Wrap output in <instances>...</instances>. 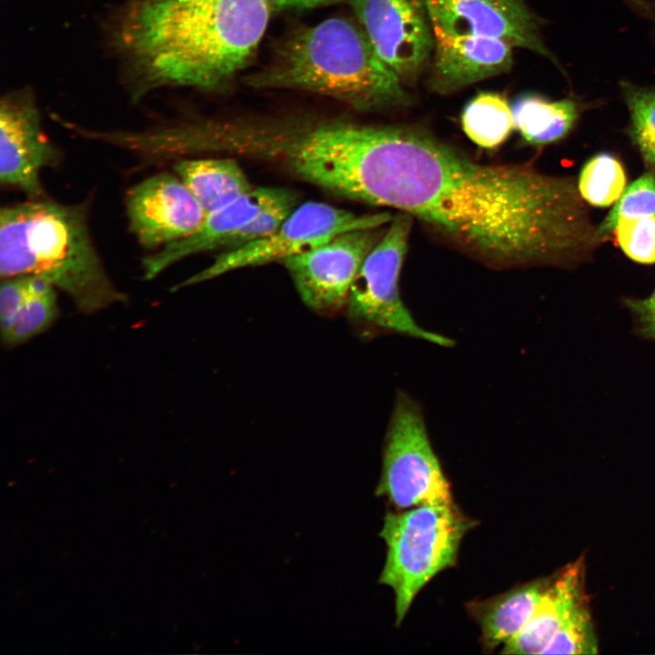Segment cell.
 <instances>
[{
    "instance_id": "obj_10",
    "label": "cell",
    "mask_w": 655,
    "mask_h": 655,
    "mask_svg": "<svg viewBox=\"0 0 655 655\" xmlns=\"http://www.w3.org/2000/svg\"><path fill=\"white\" fill-rule=\"evenodd\" d=\"M358 22L383 62L402 82L431 57L433 26L425 0H349Z\"/></svg>"
},
{
    "instance_id": "obj_8",
    "label": "cell",
    "mask_w": 655,
    "mask_h": 655,
    "mask_svg": "<svg viewBox=\"0 0 655 655\" xmlns=\"http://www.w3.org/2000/svg\"><path fill=\"white\" fill-rule=\"evenodd\" d=\"M412 217L398 212L365 258L347 301L348 316L378 328L424 339L442 347L453 341L422 328L399 295L398 280L408 250Z\"/></svg>"
},
{
    "instance_id": "obj_9",
    "label": "cell",
    "mask_w": 655,
    "mask_h": 655,
    "mask_svg": "<svg viewBox=\"0 0 655 655\" xmlns=\"http://www.w3.org/2000/svg\"><path fill=\"white\" fill-rule=\"evenodd\" d=\"M382 236L378 228L343 232L282 263L308 307L334 311L347 305L365 258Z\"/></svg>"
},
{
    "instance_id": "obj_18",
    "label": "cell",
    "mask_w": 655,
    "mask_h": 655,
    "mask_svg": "<svg viewBox=\"0 0 655 655\" xmlns=\"http://www.w3.org/2000/svg\"><path fill=\"white\" fill-rule=\"evenodd\" d=\"M549 582V578L515 586L483 600H473L466 608L481 631L486 651L507 643L528 624Z\"/></svg>"
},
{
    "instance_id": "obj_14",
    "label": "cell",
    "mask_w": 655,
    "mask_h": 655,
    "mask_svg": "<svg viewBox=\"0 0 655 655\" xmlns=\"http://www.w3.org/2000/svg\"><path fill=\"white\" fill-rule=\"evenodd\" d=\"M433 32L429 87L438 94L453 93L512 66L514 46L501 39Z\"/></svg>"
},
{
    "instance_id": "obj_20",
    "label": "cell",
    "mask_w": 655,
    "mask_h": 655,
    "mask_svg": "<svg viewBox=\"0 0 655 655\" xmlns=\"http://www.w3.org/2000/svg\"><path fill=\"white\" fill-rule=\"evenodd\" d=\"M511 107L515 129L533 146L564 137L573 127L580 109L574 99L551 101L539 95L521 96Z\"/></svg>"
},
{
    "instance_id": "obj_19",
    "label": "cell",
    "mask_w": 655,
    "mask_h": 655,
    "mask_svg": "<svg viewBox=\"0 0 655 655\" xmlns=\"http://www.w3.org/2000/svg\"><path fill=\"white\" fill-rule=\"evenodd\" d=\"M173 169L206 214L254 188L238 163L231 158H181L174 163Z\"/></svg>"
},
{
    "instance_id": "obj_2",
    "label": "cell",
    "mask_w": 655,
    "mask_h": 655,
    "mask_svg": "<svg viewBox=\"0 0 655 655\" xmlns=\"http://www.w3.org/2000/svg\"><path fill=\"white\" fill-rule=\"evenodd\" d=\"M273 8L270 0H131L116 41L139 79L134 96L223 86L255 55Z\"/></svg>"
},
{
    "instance_id": "obj_6",
    "label": "cell",
    "mask_w": 655,
    "mask_h": 655,
    "mask_svg": "<svg viewBox=\"0 0 655 655\" xmlns=\"http://www.w3.org/2000/svg\"><path fill=\"white\" fill-rule=\"evenodd\" d=\"M382 471L376 495L404 510L454 504L450 484L429 441L418 404L397 395L385 438Z\"/></svg>"
},
{
    "instance_id": "obj_3",
    "label": "cell",
    "mask_w": 655,
    "mask_h": 655,
    "mask_svg": "<svg viewBox=\"0 0 655 655\" xmlns=\"http://www.w3.org/2000/svg\"><path fill=\"white\" fill-rule=\"evenodd\" d=\"M0 274L40 277L93 313L127 297L108 277L88 226V203L47 196L0 210Z\"/></svg>"
},
{
    "instance_id": "obj_21",
    "label": "cell",
    "mask_w": 655,
    "mask_h": 655,
    "mask_svg": "<svg viewBox=\"0 0 655 655\" xmlns=\"http://www.w3.org/2000/svg\"><path fill=\"white\" fill-rule=\"evenodd\" d=\"M461 126L473 143L495 148L515 129L512 107L501 94L480 92L463 109Z\"/></svg>"
},
{
    "instance_id": "obj_30",
    "label": "cell",
    "mask_w": 655,
    "mask_h": 655,
    "mask_svg": "<svg viewBox=\"0 0 655 655\" xmlns=\"http://www.w3.org/2000/svg\"><path fill=\"white\" fill-rule=\"evenodd\" d=\"M274 8L300 9L315 7L335 0H270Z\"/></svg>"
},
{
    "instance_id": "obj_27",
    "label": "cell",
    "mask_w": 655,
    "mask_h": 655,
    "mask_svg": "<svg viewBox=\"0 0 655 655\" xmlns=\"http://www.w3.org/2000/svg\"><path fill=\"white\" fill-rule=\"evenodd\" d=\"M613 232L630 258L643 264L655 263V216L621 219Z\"/></svg>"
},
{
    "instance_id": "obj_25",
    "label": "cell",
    "mask_w": 655,
    "mask_h": 655,
    "mask_svg": "<svg viewBox=\"0 0 655 655\" xmlns=\"http://www.w3.org/2000/svg\"><path fill=\"white\" fill-rule=\"evenodd\" d=\"M598 642L587 603L576 607L542 654H596Z\"/></svg>"
},
{
    "instance_id": "obj_7",
    "label": "cell",
    "mask_w": 655,
    "mask_h": 655,
    "mask_svg": "<svg viewBox=\"0 0 655 655\" xmlns=\"http://www.w3.org/2000/svg\"><path fill=\"white\" fill-rule=\"evenodd\" d=\"M392 217L388 212L356 215L326 203L306 202L297 206L270 235L238 248L220 252L208 267L176 284L172 290L199 284L236 269L282 262L343 232L378 228L390 223Z\"/></svg>"
},
{
    "instance_id": "obj_17",
    "label": "cell",
    "mask_w": 655,
    "mask_h": 655,
    "mask_svg": "<svg viewBox=\"0 0 655 655\" xmlns=\"http://www.w3.org/2000/svg\"><path fill=\"white\" fill-rule=\"evenodd\" d=\"M57 313L55 287L44 279L30 275L2 278L1 335L6 345H18L42 333Z\"/></svg>"
},
{
    "instance_id": "obj_5",
    "label": "cell",
    "mask_w": 655,
    "mask_h": 655,
    "mask_svg": "<svg viewBox=\"0 0 655 655\" xmlns=\"http://www.w3.org/2000/svg\"><path fill=\"white\" fill-rule=\"evenodd\" d=\"M476 525L455 504L387 512L379 532L387 554L378 582L394 592L397 626L421 589L455 566L464 536Z\"/></svg>"
},
{
    "instance_id": "obj_4",
    "label": "cell",
    "mask_w": 655,
    "mask_h": 655,
    "mask_svg": "<svg viewBox=\"0 0 655 655\" xmlns=\"http://www.w3.org/2000/svg\"><path fill=\"white\" fill-rule=\"evenodd\" d=\"M248 82L325 95L361 111L407 102L403 82L380 58L361 25L346 17L297 30L281 45L273 63Z\"/></svg>"
},
{
    "instance_id": "obj_24",
    "label": "cell",
    "mask_w": 655,
    "mask_h": 655,
    "mask_svg": "<svg viewBox=\"0 0 655 655\" xmlns=\"http://www.w3.org/2000/svg\"><path fill=\"white\" fill-rule=\"evenodd\" d=\"M655 216V176L644 174L626 187L598 228L600 240L614 231L620 220Z\"/></svg>"
},
{
    "instance_id": "obj_13",
    "label": "cell",
    "mask_w": 655,
    "mask_h": 655,
    "mask_svg": "<svg viewBox=\"0 0 655 655\" xmlns=\"http://www.w3.org/2000/svg\"><path fill=\"white\" fill-rule=\"evenodd\" d=\"M425 4L434 29L501 39L557 63L541 38L538 17L523 0H425Z\"/></svg>"
},
{
    "instance_id": "obj_23",
    "label": "cell",
    "mask_w": 655,
    "mask_h": 655,
    "mask_svg": "<svg viewBox=\"0 0 655 655\" xmlns=\"http://www.w3.org/2000/svg\"><path fill=\"white\" fill-rule=\"evenodd\" d=\"M630 115V135L645 162L655 166V88L620 84Z\"/></svg>"
},
{
    "instance_id": "obj_29",
    "label": "cell",
    "mask_w": 655,
    "mask_h": 655,
    "mask_svg": "<svg viewBox=\"0 0 655 655\" xmlns=\"http://www.w3.org/2000/svg\"><path fill=\"white\" fill-rule=\"evenodd\" d=\"M636 13L650 21L655 27V1L653 0H624Z\"/></svg>"
},
{
    "instance_id": "obj_12",
    "label": "cell",
    "mask_w": 655,
    "mask_h": 655,
    "mask_svg": "<svg viewBox=\"0 0 655 655\" xmlns=\"http://www.w3.org/2000/svg\"><path fill=\"white\" fill-rule=\"evenodd\" d=\"M128 227L144 248H161L202 223L206 213L176 174L161 172L133 186L126 195Z\"/></svg>"
},
{
    "instance_id": "obj_26",
    "label": "cell",
    "mask_w": 655,
    "mask_h": 655,
    "mask_svg": "<svg viewBox=\"0 0 655 655\" xmlns=\"http://www.w3.org/2000/svg\"><path fill=\"white\" fill-rule=\"evenodd\" d=\"M297 206L292 190L282 199L266 207L237 231L228 237L219 250L229 251L261 239L273 233Z\"/></svg>"
},
{
    "instance_id": "obj_22",
    "label": "cell",
    "mask_w": 655,
    "mask_h": 655,
    "mask_svg": "<svg viewBox=\"0 0 655 655\" xmlns=\"http://www.w3.org/2000/svg\"><path fill=\"white\" fill-rule=\"evenodd\" d=\"M626 185L621 164L612 156L599 154L583 166L578 182L581 197L597 207H608L618 201Z\"/></svg>"
},
{
    "instance_id": "obj_15",
    "label": "cell",
    "mask_w": 655,
    "mask_h": 655,
    "mask_svg": "<svg viewBox=\"0 0 655 655\" xmlns=\"http://www.w3.org/2000/svg\"><path fill=\"white\" fill-rule=\"evenodd\" d=\"M290 191L282 187H254L230 204L206 214L202 223L191 234L162 247L142 259L144 278L153 279L171 265L187 257L218 250L228 237Z\"/></svg>"
},
{
    "instance_id": "obj_11",
    "label": "cell",
    "mask_w": 655,
    "mask_h": 655,
    "mask_svg": "<svg viewBox=\"0 0 655 655\" xmlns=\"http://www.w3.org/2000/svg\"><path fill=\"white\" fill-rule=\"evenodd\" d=\"M61 150L45 136L33 94L28 89L4 96L0 103V182L31 199L45 197L40 175L57 167Z\"/></svg>"
},
{
    "instance_id": "obj_28",
    "label": "cell",
    "mask_w": 655,
    "mask_h": 655,
    "mask_svg": "<svg viewBox=\"0 0 655 655\" xmlns=\"http://www.w3.org/2000/svg\"><path fill=\"white\" fill-rule=\"evenodd\" d=\"M624 305L634 317L638 334L655 340V290L645 298H625Z\"/></svg>"
},
{
    "instance_id": "obj_16",
    "label": "cell",
    "mask_w": 655,
    "mask_h": 655,
    "mask_svg": "<svg viewBox=\"0 0 655 655\" xmlns=\"http://www.w3.org/2000/svg\"><path fill=\"white\" fill-rule=\"evenodd\" d=\"M583 560L578 559L549 578V582L525 628L504 644L503 654H542L565 620L585 601Z\"/></svg>"
},
{
    "instance_id": "obj_1",
    "label": "cell",
    "mask_w": 655,
    "mask_h": 655,
    "mask_svg": "<svg viewBox=\"0 0 655 655\" xmlns=\"http://www.w3.org/2000/svg\"><path fill=\"white\" fill-rule=\"evenodd\" d=\"M313 168L320 188L406 213L498 268L569 267L598 244L570 178L480 164L420 128L337 121Z\"/></svg>"
}]
</instances>
